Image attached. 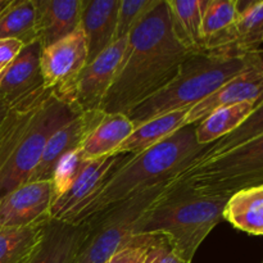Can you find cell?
Segmentation results:
<instances>
[{
	"instance_id": "cell-7",
	"label": "cell",
	"mask_w": 263,
	"mask_h": 263,
	"mask_svg": "<svg viewBox=\"0 0 263 263\" xmlns=\"http://www.w3.org/2000/svg\"><path fill=\"white\" fill-rule=\"evenodd\" d=\"M170 182L157 185L110 205L82 222L81 225L86 226V235L74 263H105L118 249L133 240L139 220L166 192Z\"/></svg>"
},
{
	"instance_id": "cell-34",
	"label": "cell",
	"mask_w": 263,
	"mask_h": 263,
	"mask_svg": "<svg viewBox=\"0 0 263 263\" xmlns=\"http://www.w3.org/2000/svg\"><path fill=\"white\" fill-rule=\"evenodd\" d=\"M9 2L10 0H0V13H2L3 10H4V8L9 4Z\"/></svg>"
},
{
	"instance_id": "cell-21",
	"label": "cell",
	"mask_w": 263,
	"mask_h": 263,
	"mask_svg": "<svg viewBox=\"0 0 263 263\" xmlns=\"http://www.w3.org/2000/svg\"><path fill=\"white\" fill-rule=\"evenodd\" d=\"M223 220L244 233L263 236V186L231 195L223 211Z\"/></svg>"
},
{
	"instance_id": "cell-3",
	"label": "cell",
	"mask_w": 263,
	"mask_h": 263,
	"mask_svg": "<svg viewBox=\"0 0 263 263\" xmlns=\"http://www.w3.org/2000/svg\"><path fill=\"white\" fill-rule=\"evenodd\" d=\"M210 145H200L195 138V125L184 126L161 143L134 154L118 168L104 186L80 210L69 223H82L141 192L170 182Z\"/></svg>"
},
{
	"instance_id": "cell-15",
	"label": "cell",
	"mask_w": 263,
	"mask_h": 263,
	"mask_svg": "<svg viewBox=\"0 0 263 263\" xmlns=\"http://www.w3.org/2000/svg\"><path fill=\"white\" fill-rule=\"evenodd\" d=\"M35 4L36 32L43 49L80 28L84 0H35Z\"/></svg>"
},
{
	"instance_id": "cell-24",
	"label": "cell",
	"mask_w": 263,
	"mask_h": 263,
	"mask_svg": "<svg viewBox=\"0 0 263 263\" xmlns=\"http://www.w3.org/2000/svg\"><path fill=\"white\" fill-rule=\"evenodd\" d=\"M0 40H18L23 45L37 41L35 0H10L0 13Z\"/></svg>"
},
{
	"instance_id": "cell-23",
	"label": "cell",
	"mask_w": 263,
	"mask_h": 263,
	"mask_svg": "<svg viewBox=\"0 0 263 263\" xmlns=\"http://www.w3.org/2000/svg\"><path fill=\"white\" fill-rule=\"evenodd\" d=\"M254 108L256 103H240L216 109L195 123V138L198 144L212 145L223 136L231 134L249 117Z\"/></svg>"
},
{
	"instance_id": "cell-22",
	"label": "cell",
	"mask_w": 263,
	"mask_h": 263,
	"mask_svg": "<svg viewBox=\"0 0 263 263\" xmlns=\"http://www.w3.org/2000/svg\"><path fill=\"white\" fill-rule=\"evenodd\" d=\"M175 37L189 53L203 51L202 18L204 0H166Z\"/></svg>"
},
{
	"instance_id": "cell-6",
	"label": "cell",
	"mask_w": 263,
	"mask_h": 263,
	"mask_svg": "<svg viewBox=\"0 0 263 263\" xmlns=\"http://www.w3.org/2000/svg\"><path fill=\"white\" fill-rule=\"evenodd\" d=\"M171 182L228 198L240 190L263 186V134L222 156L187 167Z\"/></svg>"
},
{
	"instance_id": "cell-4",
	"label": "cell",
	"mask_w": 263,
	"mask_h": 263,
	"mask_svg": "<svg viewBox=\"0 0 263 263\" xmlns=\"http://www.w3.org/2000/svg\"><path fill=\"white\" fill-rule=\"evenodd\" d=\"M263 63V49L253 53L198 51L190 53L166 87L127 113L135 127L175 110L186 109L204 100L247 69Z\"/></svg>"
},
{
	"instance_id": "cell-11",
	"label": "cell",
	"mask_w": 263,
	"mask_h": 263,
	"mask_svg": "<svg viewBox=\"0 0 263 263\" xmlns=\"http://www.w3.org/2000/svg\"><path fill=\"white\" fill-rule=\"evenodd\" d=\"M53 180L28 181L0 199V228H27L50 220Z\"/></svg>"
},
{
	"instance_id": "cell-28",
	"label": "cell",
	"mask_w": 263,
	"mask_h": 263,
	"mask_svg": "<svg viewBox=\"0 0 263 263\" xmlns=\"http://www.w3.org/2000/svg\"><path fill=\"white\" fill-rule=\"evenodd\" d=\"M159 0H120L115 41L127 37Z\"/></svg>"
},
{
	"instance_id": "cell-32",
	"label": "cell",
	"mask_w": 263,
	"mask_h": 263,
	"mask_svg": "<svg viewBox=\"0 0 263 263\" xmlns=\"http://www.w3.org/2000/svg\"><path fill=\"white\" fill-rule=\"evenodd\" d=\"M23 46L25 45L18 40H0V79Z\"/></svg>"
},
{
	"instance_id": "cell-31",
	"label": "cell",
	"mask_w": 263,
	"mask_h": 263,
	"mask_svg": "<svg viewBox=\"0 0 263 263\" xmlns=\"http://www.w3.org/2000/svg\"><path fill=\"white\" fill-rule=\"evenodd\" d=\"M154 240L146 253L144 263H192L187 262L177 253L168 241V239L162 235L154 234Z\"/></svg>"
},
{
	"instance_id": "cell-17",
	"label": "cell",
	"mask_w": 263,
	"mask_h": 263,
	"mask_svg": "<svg viewBox=\"0 0 263 263\" xmlns=\"http://www.w3.org/2000/svg\"><path fill=\"white\" fill-rule=\"evenodd\" d=\"M85 235V225L50 218L44 226L43 239L28 263H74Z\"/></svg>"
},
{
	"instance_id": "cell-5",
	"label": "cell",
	"mask_w": 263,
	"mask_h": 263,
	"mask_svg": "<svg viewBox=\"0 0 263 263\" xmlns=\"http://www.w3.org/2000/svg\"><path fill=\"white\" fill-rule=\"evenodd\" d=\"M228 200V197L170 182L166 192L139 220L135 235L164 236L185 261L192 262L200 244L223 220Z\"/></svg>"
},
{
	"instance_id": "cell-14",
	"label": "cell",
	"mask_w": 263,
	"mask_h": 263,
	"mask_svg": "<svg viewBox=\"0 0 263 263\" xmlns=\"http://www.w3.org/2000/svg\"><path fill=\"white\" fill-rule=\"evenodd\" d=\"M104 112L100 109L80 113L59 127L46 143L43 156L31 174L28 181L51 180L54 168L59 159L73 149L80 148L87 134L102 120Z\"/></svg>"
},
{
	"instance_id": "cell-13",
	"label": "cell",
	"mask_w": 263,
	"mask_h": 263,
	"mask_svg": "<svg viewBox=\"0 0 263 263\" xmlns=\"http://www.w3.org/2000/svg\"><path fill=\"white\" fill-rule=\"evenodd\" d=\"M262 99L263 63L252 67L243 73L235 76L210 97L190 108L184 121V126L195 125L220 108L230 107L240 103H256L257 105Z\"/></svg>"
},
{
	"instance_id": "cell-1",
	"label": "cell",
	"mask_w": 263,
	"mask_h": 263,
	"mask_svg": "<svg viewBox=\"0 0 263 263\" xmlns=\"http://www.w3.org/2000/svg\"><path fill=\"white\" fill-rule=\"evenodd\" d=\"M189 54L175 37L167 2L159 0L128 35L121 68L100 110L127 115L166 87Z\"/></svg>"
},
{
	"instance_id": "cell-29",
	"label": "cell",
	"mask_w": 263,
	"mask_h": 263,
	"mask_svg": "<svg viewBox=\"0 0 263 263\" xmlns=\"http://www.w3.org/2000/svg\"><path fill=\"white\" fill-rule=\"evenodd\" d=\"M87 162L89 161L84 158L80 148L73 149V151H71L59 159L55 168H54L53 177H51L54 184L55 198L63 194L71 186V184L76 180L80 172L84 170Z\"/></svg>"
},
{
	"instance_id": "cell-16",
	"label": "cell",
	"mask_w": 263,
	"mask_h": 263,
	"mask_svg": "<svg viewBox=\"0 0 263 263\" xmlns=\"http://www.w3.org/2000/svg\"><path fill=\"white\" fill-rule=\"evenodd\" d=\"M120 0H84L81 27L87 49V63L115 43Z\"/></svg>"
},
{
	"instance_id": "cell-9",
	"label": "cell",
	"mask_w": 263,
	"mask_h": 263,
	"mask_svg": "<svg viewBox=\"0 0 263 263\" xmlns=\"http://www.w3.org/2000/svg\"><path fill=\"white\" fill-rule=\"evenodd\" d=\"M133 156L134 154H115L87 162L71 186L54 199L50 210L51 220L71 222L80 210Z\"/></svg>"
},
{
	"instance_id": "cell-25",
	"label": "cell",
	"mask_w": 263,
	"mask_h": 263,
	"mask_svg": "<svg viewBox=\"0 0 263 263\" xmlns=\"http://www.w3.org/2000/svg\"><path fill=\"white\" fill-rule=\"evenodd\" d=\"M263 44V0L239 2V15L233 32L230 51L253 53Z\"/></svg>"
},
{
	"instance_id": "cell-2",
	"label": "cell",
	"mask_w": 263,
	"mask_h": 263,
	"mask_svg": "<svg viewBox=\"0 0 263 263\" xmlns=\"http://www.w3.org/2000/svg\"><path fill=\"white\" fill-rule=\"evenodd\" d=\"M77 115L49 90L9 108L0 127V199L28 181L50 136Z\"/></svg>"
},
{
	"instance_id": "cell-12",
	"label": "cell",
	"mask_w": 263,
	"mask_h": 263,
	"mask_svg": "<svg viewBox=\"0 0 263 263\" xmlns=\"http://www.w3.org/2000/svg\"><path fill=\"white\" fill-rule=\"evenodd\" d=\"M41 51L39 41L25 45L0 79V98L9 107L48 91L41 74Z\"/></svg>"
},
{
	"instance_id": "cell-33",
	"label": "cell",
	"mask_w": 263,
	"mask_h": 263,
	"mask_svg": "<svg viewBox=\"0 0 263 263\" xmlns=\"http://www.w3.org/2000/svg\"><path fill=\"white\" fill-rule=\"evenodd\" d=\"M9 108L10 107L4 102V99H3V98H0V127H2V123H3V121H4L5 116H7Z\"/></svg>"
},
{
	"instance_id": "cell-27",
	"label": "cell",
	"mask_w": 263,
	"mask_h": 263,
	"mask_svg": "<svg viewBox=\"0 0 263 263\" xmlns=\"http://www.w3.org/2000/svg\"><path fill=\"white\" fill-rule=\"evenodd\" d=\"M262 134H263V99L256 105L253 112L249 115V117L247 118V120L244 121V122L236 128V130H234L233 133L229 134V135L223 136L222 139H220V140H217L216 143H213L212 145H210V148H208L202 156L195 158L194 161L190 163L189 167L204 163V162L210 161V159L216 158V157L218 156H222V154L230 152L231 149L236 148V146L241 145V144L247 143V141L252 140V139L257 138V136L262 135Z\"/></svg>"
},
{
	"instance_id": "cell-18",
	"label": "cell",
	"mask_w": 263,
	"mask_h": 263,
	"mask_svg": "<svg viewBox=\"0 0 263 263\" xmlns=\"http://www.w3.org/2000/svg\"><path fill=\"white\" fill-rule=\"evenodd\" d=\"M238 15V0H204L200 31L203 50L230 51Z\"/></svg>"
},
{
	"instance_id": "cell-10",
	"label": "cell",
	"mask_w": 263,
	"mask_h": 263,
	"mask_svg": "<svg viewBox=\"0 0 263 263\" xmlns=\"http://www.w3.org/2000/svg\"><path fill=\"white\" fill-rule=\"evenodd\" d=\"M127 41L128 36L115 41L84 67L73 91V105L80 113L100 109L121 68Z\"/></svg>"
},
{
	"instance_id": "cell-20",
	"label": "cell",
	"mask_w": 263,
	"mask_h": 263,
	"mask_svg": "<svg viewBox=\"0 0 263 263\" xmlns=\"http://www.w3.org/2000/svg\"><path fill=\"white\" fill-rule=\"evenodd\" d=\"M189 110L190 108L175 110V112L158 116L141 123L140 126L135 127L131 135L116 149L115 154H139L156 144L161 143L162 140L184 127V121Z\"/></svg>"
},
{
	"instance_id": "cell-19",
	"label": "cell",
	"mask_w": 263,
	"mask_h": 263,
	"mask_svg": "<svg viewBox=\"0 0 263 263\" xmlns=\"http://www.w3.org/2000/svg\"><path fill=\"white\" fill-rule=\"evenodd\" d=\"M135 126L130 118L122 113L107 115L91 128L80 145L82 156L86 161L113 156L116 149L131 135Z\"/></svg>"
},
{
	"instance_id": "cell-8",
	"label": "cell",
	"mask_w": 263,
	"mask_h": 263,
	"mask_svg": "<svg viewBox=\"0 0 263 263\" xmlns=\"http://www.w3.org/2000/svg\"><path fill=\"white\" fill-rule=\"evenodd\" d=\"M86 64V41L80 27L72 35L43 49L40 68L44 86L54 97L74 108V85Z\"/></svg>"
},
{
	"instance_id": "cell-35",
	"label": "cell",
	"mask_w": 263,
	"mask_h": 263,
	"mask_svg": "<svg viewBox=\"0 0 263 263\" xmlns=\"http://www.w3.org/2000/svg\"><path fill=\"white\" fill-rule=\"evenodd\" d=\"M262 263H263V261H262Z\"/></svg>"
},
{
	"instance_id": "cell-26",
	"label": "cell",
	"mask_w": 263,
	"mask_h": 263,
	"mask_svg": "<svg viewBox=\"0 0 263 263\" xmlns=\"http://www.w3.org/2000/svg\"><path fill=\"white\" fill-rule=\"evenodd\" d=\"M46 222L27 228H0V263L30 262L43 239Z\"/></svg>"
},
{
	"instance_id": "cell-30",
	"label": "cell",
	"mask_w": 263,
	"mask_h": 263,
	"mask_svg": "<svg viewBox=\"0 0 263 263\" xmlns=\"http://www.w3.org/2000/svg\"><path fill=\"white\" fill-rule=\"evenodd\" d=\"M154 236H156L154 234L135 235L133 240L118 249L105 263H144Z\"/></svg>"
}]
</instances>
